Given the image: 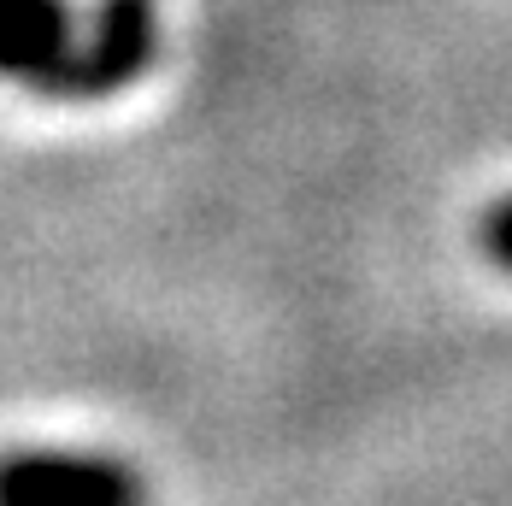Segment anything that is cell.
<instances>
[{
    "label": "cell",
    "instance_id": "obj_3",
    "mask_svg": "<svg viewBox=\"0 0 512 506\" xmlns=\"http://www.w3.org/2000/svg\"><path fill=\"white\" fill-rule=\"evenodd\" d=\"M77 42L71 0H0V77L24 89H48L59 59Z\"/></svg>",
    "mask_w": 512,
    "mask_h": 506
},
{
    "label": "cell",
    "instance_id": "obj_4",
    "mask_svg": "<svg viewBox=\"0 0 512 506\" xmlns=\"http://www.w3.org/2000/svg\"><path fill=\"white\" fill-rule=\"evenodd\" d=\"M483 253L495 259V265H507L512 271V201H501V206H489V218H483Z\"/></svg>",
    "mask_w": 512,
    "mask_h": 506
},
{
    "label": "cell",
    "instance_id": "obj_1",
    "mask_svg": "<svg viewBox=\"0 0 512 506\" xmlns=\"http://www.w3.org/2000/svg\"><path fill=\"white\" fill-rule=\"evenodd\" d=\"M159 53V0H95L77 18V42L48 77L53 101H106L130 89Z\"/></svg>",
    "mask_w": 512,
    "mask_h": 506
},
{
    "label": "cell",
    "instance_id": "obj_2",
    "mask_svg": "<svg viewBox=\"0 0 512 506\" xmlns=\"http://www.w3.org/2000/svg\"><path fill=\"white\" fill-rule=\"evenodd\" d=\"M0 506H148V483L112 454L18 448L0 454Z\"/></svg>",
    "mask_w": 512,
    "mask_h": 506
}]
</instances>
